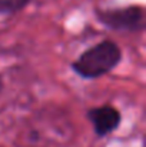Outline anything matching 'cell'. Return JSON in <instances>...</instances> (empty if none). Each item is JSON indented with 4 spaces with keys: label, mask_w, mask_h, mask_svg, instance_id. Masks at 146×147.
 Returning a JSON list of instances; mask_svg holds the SVG:
<instances>
[{
    "label": "cell",
    "mask_w": 146,
    "mask_h": 147,
    "mask_svg": "<svg viewBox=\"0 0 146 147\" xmlns=\"http://www.w3.org/2000/svg\"><path fill=\"white\" fill-rule=\"evenodd\" d=\"M122 60V51L112 40H105L85 50L72 69L83 79H97L112 71Z\"/></svg>",
    "instance_id": "1"
},
{
    "label": "cell",
    "mask_w": 146,
    "mask_h": 147,
    "mask_svg": "<svg viewBox=\"0 0 146 147\" xmlns=\"http://www.w3.org/2000/svg\"><path fill=\"white\" fill-rule=\"evenodd\" d=\"M97 16L99 20L112 30L138 32L145 27L143 10L138 6L115 9V10H102L97 13Z\"/></svg>",
    "instance_id": "2"
},
{
    "label": "cell",
    "mask_w": 146,
    "mask_h": 147,
    "mask_svg": "<svg viewBox=\"0 0 146 147\" xmlns=\"http://www.w3.org/2000/svg\"><path fill=\"white\" fill-rule=\"evenodd\" d=\"M88 119L90 120L97 136L105 137L119 127L122 116H120L117 109H115L113 106L105 104L100 107L90 109L88 111Z\"/></svg>",
    "instance_id": "3"
},
{
    "label": "cell",
    "mask_w": 146,
    "mask_h": 147,
    "mask_svg": "<svg viewBox=\"0 0 146 147\" xmlns=\"http://www.w3.org/2000/svg\"><path fill=\"white\" fill-rule=\"evenodd\" d=\"M29 0H0V14H12L22 10Z\"/></svg>",
    "instance_id": "4"
},
{
    "label": "cell",
    "mask_w": 146,
    "mask_h": 147,
    "mask_svg": "<svg viewBox=\"0 0 146 147\" xmlns=\"http://www.w3.org/2000/svg\"><path fill=\"white\" fill-rule=\"evenodd\" d=\"M0 90H1V80H0Z\"/></svg>",
    "instance_id": "5"
}]
</instances>
